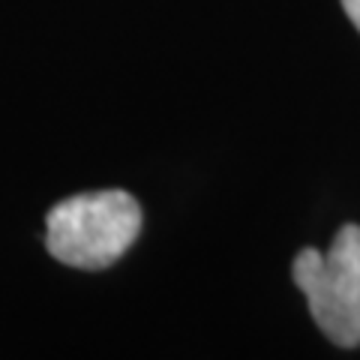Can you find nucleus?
<instances>
[{
	"label": "nucleus",
	"instance_id": "nucleus-1",
	"mask_svg": "<svg viewBox=\"0 0 360 360\" xmlns=\"http://www.w3.org/2000/svg\"><path fill=\"white\" fill-rule=\"evenodd\" d=\"M141 231V207L123 189L63 198L45 217V246L58 262L103 270L129 250Z\"/></svg>",
	"mask_w": 360,
	"mask_h": 360
},
{
	"label": "nucleus",
	"instance_id": "nucleus-2",
	"mask_svg": "<svg viewBox=\"0 0 360 360\" xmlns=\"http://www.w3.org/2000/svg\"><path fill=\"white\" fill-rule=\"evenodd\" d=\"M291 276L321 333L342 348L360 345V225H342L328 252L300 250Z\"/></svg>",
	"mask_w": 360,
	"mask_h": 360
},
{
	"label": "nucleus",
	"instance_id": "nucleus-3",
	"mask_svg": "<svg viewBox=\"0 0 360 360\" xmlns=\"http://www.w3.org/2000/svg\"><path fill=\"white\" fill-rule=\"evenodd\" d=\"M342 9H345V15L352 18V25L360 30V0H342Z\"/></svg>",
	"mask_w": 360,
	"mask_h": 360
}]
</instances>
